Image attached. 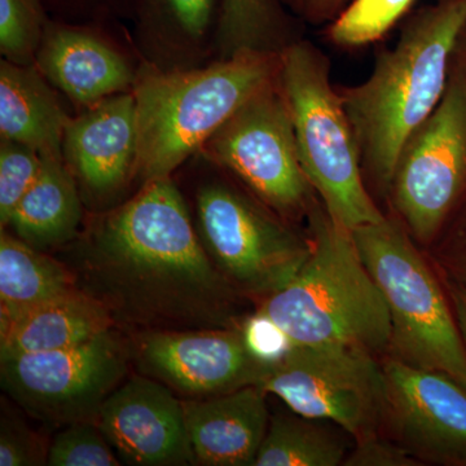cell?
Masks as SVG:
<instances>
[{
  "instance_id": "7a4b0ae2",
  "label": "cell",
  "mask_w": 466,
  "mask_h": 466,
  "mask_svg": "<svg viewBox=\"0 0 466 466\" xmlns=\"http://www.w3.org/2000/svg\"><path fill=\"white\" fill-rule=\"evenodd\" d=\"M465 32L466 0H440L412 18L364 84L339 92L361 167L382 189L390 188L408 139L444 96Z\"/></svg>"
},
{
  "instance_id": "e0dca14e",
  "label": "cell",
  "mask_w": 466,
  "mask_h": 466,
  "mask_svg": "<svg viewBox=\"0 0 466 466\" xmlns=\"http://www.w3.org/2000/svg\"><path fill=\"white\" fill-rule=\"evenodd\" d=\"M43 75L84 106H96L134 85L124 58L87 32L46 26L36 58Z\"/></svg>"
},
{
  "instance_id": "5bb4252c",
  "label": "cell",
  "mask_w": 466,
  "mask_h": 466,
  "mask_svg": "<svg viewBox=\"0 0 466 466\" xmlns=\"http://www.w3.org/2000/svg\"><path fill=\"white\" fill-rule=\"evenodd\" d=\"M96 424L126 464H196L183 400L152 377L134 376L119 385L101 406Z\"/></svg>"
},
{
  "instance_id": "52a82bcc",
  "label": "cell",
  "mask_w": 466,
  "mask_h": 466,
  "mask_svg": "<svg viewBox=\"0 0 466 466\" xmlns=\"http://www.w3.org/2000/svg\"><path fill=\"white\" fill-rule=\"evenodd\" d=\"M130 355V346L109 329L72 348L2 357V388L46 424L97 421L127 373Z\"/></svg>"
},
{
  "instance_id": "6da1fadb",
  "label": "cell",
  "mask_w": 466,
  "mask_h": 466,
  "mask_svg": "<svg viewBox=\"0 0 466 466\" xmlns=\"http://www.w3.org/2000/svg\"><path fill=\"white\" fill-rule=\"evenodd\" d=\"M66 266L116 327L231 328L235 288L208 257L170 177L146 182L94 222Z\"/></svg>"
},
{
  "instance_id": "1f68e13d",
  "label": "cell",
  "mask_w": 466,
  "mask_h": 466,
  "mask_svg": "<svg viewBox=\"0 0 466 466\" xmlns=\"http://www.w3.org/2000/svg\"><path fill=\"white\" fill-rule=\"evenodd\" d=\"M451 299L453 303V314L466 346V285H455L451 289Z\"/></svg>"
},
{
  "instance_id": "44dd1931",
  "label": "cell",
  "mask_w": 466,
  "mask_h": 466,
  "mask_svg": "<svg viewBox=\"0 0 466 466\" xmlns=\"http://www.w3.org/2000/svg\"><path fill=\"white\" fill-rule=\"evenodd\" d=\"M76 288L66 265L2 231L0 236V321Z\"/></svg>"
},
{
  "instance_id": "ffe728a7",
  "label": "cell",
  "mask_w": 466,
  "mask_h": 466,
  "mask_svg": "<svg viewBox=\"0 0 466 466\" xmlns=\"http://www.w3.org/2000/svg\"><path fill=\"white\" fill-rule=\"evenodd\" d=\"M42 170L15 208L8 226L18 238L38 250L50 249L76 238L82 207L75 177L63 156H42Z\"/></svg>"
},
{
  "instance_id": "4316f807",
  "label": "cell",
  "mask_w": 466,
  "mask_h": 466,
  "mask_svg": "<svg viewBox=\"0 0 466 466\" xmlns=\"http://www.w3.org/2000/svg\"><path fill=\"white\" fill-rule=\"evenodd\" d=\"M41 153L24 144L2 140L0 147V223L8 226L15 208L42 170Z\"/></svg>"
},
{
  "instance_id": "cb8c5ba5",
  "label": "cell",
  "mask_w": 466,
  "mask_h": 466,
  "mask_svg": "<svg viewBox=\"0 0 466 466\" xmlns=\"http://www.w3.org/2000/svg\"><path fill=\"white\" fill-rule=\"evenodd\" d=\"M416 0H352L328 30L341 47H361L380 41L410 11Z\"/></svg>"
},
{
  "instance_id": "277c9868",
  "label": "cell",
  "mask_w": 466,
  "mask_h": 466,
  "mask_svg": "<svg viewBox=\"0 0 466 466\" xmlns=\"http://www.w3.org/2000/svg\"><path fill=\"white\" fill-rule=\"evenodd\" d=\"M281 52L240 51L205 69L158 72L135 78L137 173L170 177L175 168L228 121L254 95L280 75Z\"/></svg>"
},
{
  "instance_id": "4fadbf2b",
  "label": "cell",
  "mask_w": 466,
  "mask_h": 466,
  "mask_svg": "<svg viewBox=\"0 0 466 466\" xmlns=\"http://www.w3.org/2000/svg\"><path fill=\"white\" fill-rule=\"evenodd\" d=\"M381 367L383 420L401 447L416 459L466 465V386L400 359L390 358Z\"/></svg>"
},
{
  "instance_id": "30bf717a",
  "label": "cell",
  "mask_w": 466,
  "mask_h": 466,
  "mask_svg": "<svg viewBox=\"0 0 466 466\" xmlns=\"http://www.w3.org/2000/svg\"><path fill=\"white\" fill-rule=\"evenodd\" d=\"M279 213L305 210L311 196L279 78L248 100L201 148Z\"/></svg>"
},
{
  "instance_id": "f1b7e54d",
  "label": "cell",
  "mask_w": 466,
  "mask_h": 466,
  "mask_svg": "<svg viewBox=\"0 0 466 466\" xmlns=\"http://www.w3.org/2000/svg\"><path fill=\"white\" fill-rule=\"evenodd\" d=\"M48 450L23 424L2 419L0 431V466H29L47 464Z\"/></svg>"
},
{
  "instance_id": "9a60e30c",
  "label": "cell",
  "mask_w": 466,
  "mask_h": 466,
  "mask_svg": "<svg viewBox=\"0 0 466 466\" xmlns=\"http://www.w3.org/2000/svg\"><path fill=\"white\" fill-rule=\"evenodd\" d=\"M137 100L134 92H122L69 119L63 153L82 186L106 196L137 170Z\"/></svg>"
},
{
  "instance_id": "5b68a950",
  "label": "cell",
  "mask_w": 466,
  "mask_h": 466,
  "mask_svg": "<svg viewBox=\"0 0 466 466\" xmlns=\"http://www.w3.org/2000/svg\"><path fill=\"white\" fill-rule=\"evenodd\" d=\"M300 165L334 222L349 231L386 219L363 179L360 152L329 64L308 42L285 46L279 75Z\"/></svg>"
},
{
  "instance_id": "ac0fdd59",
  "label": "cell",
  "mask_w": 466,
  "mask_h": 466,
  "mask_svg": "<svg viewBox=\"0 0 466 466\" xmlns=\"http://www.w3.org/2000/svg\"><path fill=\"white\" fill-rule=\"evenodd\" d=\"M115 327L108 309L76 287L0 321V358L72 348Z\"/></svg>"
},
{
  "instance_id": "8fae6325",
  "label": "cell",
  "mask_w": 466,
  "mask_h": 466,
  "mask_svg": "<svg viewBox=\"0 0 466 466\" xmlns=\"http://www.w3.org/2000/svg\"><path fill=\"white\" fill-rule=\"evenodd\" d=\"M398 213L419 240L441 228L466 189V76L461 64L431 116L401 150L390 186Z\"/></svg>"
},
{
  "instance_id": "8992f818",
  "label": "cell",
  "mask_w": 466,
  "mask_h": 466,
  "mask_svg": "<svg viewBox=\"0 0 466 466\" xmlns=\"http://www.w3.org/2000/svg\"><path fill=\"white\" fill-rule=\"evenodd\" d=\"M352 238L388 303L392 358L440 370L466 386V346L455 314L406 233L383 219L359 227Z\"/></svg>"
},
{
  "instance_id": "9c48e42d",
  "label": "cell",
  "mask_w": 466,
  "mask_h": 466,
  "mask_svg": "<svg viewBox=\"0 0 466 466\" xmlns=\"http://www.w3.org/2000/svg\"><path fill=\"white\" fill-rule=\"evenodd\" d=\"M198 218L208 257L235 289L267 299L287 287L311 254V240L222 184L202 187Z\"/></svg>"
},
{
  "instance_id": "484cf974",
  "label": "cell",
  "mask_w": 466,
  "mask_h": 466,
  "mask_svg": "<svg viewBox=\"0 0 466 466\" xmlns=\"http://www.w3.org/2000/svg\"><path fill=\"white\" fill-rule=\"evenodd\" d=\"M51 466H118L121 460L95 422H75L58 433L48 449Z\"/></svg>"
},
{
  "instance_id": "ba28073f",
  "label": "cell",
  "mask_w": 466,
  "mask_h": 466,
  "mask_svg": "<svg viewBox=\"0 0 466 466\" xmlns=\"http://www.w3.org/2000/svg\"><path fill=\"white\" fill-rule=\"evenodd\" d=\"M258 386L297 415L336 422L357 441L375 437L383 420L382 367L361 350L290 345Z\"/></svg>"
},
{
  "instance_id": "836d02e7",
  "label": "cell",
  "mask_w": 466,
  "mask_h": 466,
  "mask_svg": "<svg viewBox=\"0 0 466 466\" xmlns=\"http://www.w3.org/2000/svg\"><path fill=\"white\" fill-rule=\"evenodd\" d=\"M461 66H462V69H464L465 76H466V52H465V56H464V58H462Z\"/></svg>"
},
{
  "instance_id": "83f0119b",
  "label": "cell",
  "mask_w": 466,
  "mask_h": 466,
  "mask_svg": "<svg viewBox=\"0 0 466 466\" xmlns=\"http://www.w3.org/2000/svg\"><path fill=\"white\" fill-rule=\"evenodd\" d=\"M147 8L157 17H164L192 38H201L208 32L217 0H146Z\"/></svg>"
},
{
  "instance_id": "603a6c76",
  "label": "cell",
  "mask_w": 466,
  "mask_h": 466,
  "mask_svg": "<svg viewBox=\"0 0 466 466\" xmlns=\"http://www.w3.org/2000/svg\"><path fill=\"white\" fill-rule=\"evenodd\" d=\"M281 0H220L218 41L223 58L240 51H276L283 38Z\"/></svg>"
},
{
  "instance_id": "d6a6232c",
  "label": "cell",
  "mask_w": 466,
  "mask_h": 466,
  "mask_svg": "<svg viewBox=\"0 0 466 466\" xmlns=\"http://www.w3.org/2000/svg\"><path fill=\"white\" fill-rule=\"evenodd\" d=\"M287 2L289 3L291 7H294L299 11L300 0H287Z\"/></svg>"
},
{
  "instance_id": "4dcf8cb0",
  "label": "cell",
  "mask_w": 466,
  "mask_h": 466,
  "mask_svg": "<svg viewBox=\"0 0 466 466\" xmlns=\"http://www.w3.org/2000/svg\"><path fill=\"white\" fill-rule=\"evenodd\" d=\"M348 0H300L299 11L309 20L321 23L332 20L345 8Z\"/></svg>"
},
{
  "instance_id": "d6986e66",
  "label": "cell",
  "mask_w": 466,
  "mask_h": 466,
  "mask_svg": "<svg viewBox=\"0 0 466 466\" xmlns=\"http://www.w3.org/2000/svg\"><path fill=\"white\" fill-rule=\"evenodd\" d=\"M69 118L54 92L33 66L2 61L0 135L35 149L42 156H63Z\"/></svg>"
},
{
  "instance_id": "3957f363",
  "label": "cell",
  "mask_w": 466,
  "mask_h": 466,
  "mask_svg": "<svg viewBox=\"0 0 466 466\" xmlns=\"http://www.w3.org/2000/svg\"><path fill=\"white\" fill-rule=\"evenodd\" d=\"M309 225L308 260L257 314L278 327L290 345L370 354L389 348L388 303L359 256L352 232L320 208L309 214Z\"/></svg>"
},
{
  "instance_id": "d4e9b609",
  "label": "cell",
  "mask_w": 466,
  "mask_h": 466,
  "mask_svg": "<svg viewBox=\"0 0 466 466\" xmlns=\"http://www.w3.org/2000/svg\"><path fill=\"white\" fill-rule=\"evenodd\" d=\"M46 26L43 0H0V50L8 61L30 66Z\"/></svg>"
},
{
  "instance_id": "7c38bea8",
  "label": "cell",
  "mask_w": 466,
  "mask_h": 466,
  "mask_svg": "<svg viewBox=\"0 0 466 466\" xmlns=\"http://www.w3.org/2000/svg\"><path fill=\"white\" fill-rule=\"evenodd\" d=\"M133 346L140 372L192 398L258 386L269 364L251 351L241 328L144 330Z\"/></svg>"
},
{
  "instance_id": "7402d4cb",
  "label": "cell",
  "mask_w": 466,
  "mask_h": 466,
  "mask_svg": "<svg viewBox=\"0 0 466 466\" xmlns=\"http://www.w3.org/2000/svg\"><path fill=\"white\" fill-rule=\"evenodd\" d=\"M345 458V444L317 420L278 416L269 421L256 466H336Z\"/></svg>"
},
{
  "instance_id": "f546056e",
  "label": "cell",
  "mask_w": 466,
  "mask_h": 466,
  "mask_svg": "<svg viewBox=\"0 0 466 466\" xmlns=\"http://www.w3.org/2000/svg\"><path fill=\"white\" fill-rule=\"evenodd\" d=\"M349 466H413L420 465L419 459L400 444L370 437L358 441L357 450L346 459Z\"/></svg>"
},
{
  "instance_id": "2e32d148",
  "label": "cell",
  "mask_w": 466,
  "mask_h": 466,
  "mask_svg": "<svg viewBox=\"0 0 466 466\" xmlns=\"http://www.w3.org/2000/svg\"><path fill=\"white\" fill-rule=\"evenodd\" d=\"M266 395L253 385L183 400L196 464L254 465L269 425Z\"/></svg>"
}]
</instances>
